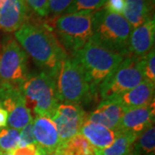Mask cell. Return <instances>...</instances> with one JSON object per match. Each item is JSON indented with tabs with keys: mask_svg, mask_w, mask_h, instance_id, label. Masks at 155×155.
Here are the masks:
<instances>
[{
	"mask_svg": "<svg viewBox=\"0 0 155 155\" xmlns=\"http://www.w3.org/2000/svg\"><path fill=\"white\" fill-rule=\"evenodd\" d=\"M15 38L37 67L56 78L61 62L68 54L48 23L28 21L15 32Z\"/></svg>",
	"mask_w": 155,
	"mask_h": 155,
	"instance_id": "cell-1",
	"label": "cell"
},
{
	"mask_svg": "<svg viewBox=\"0 0 155 155\" xmlns=\"http://www.w3.org/2000/svg\"><path fill=\"white\" fill-rule=\"evenodd\" d=\"M72 55L82 67L92 96L97 94L101 83L116 70L125 57L91 39Z\"/></svg>",
	"mask_w": 155,
	"mask_h": 155,
	"instance_id": "cell-2",
	"label": "cell"
},
{
	"mask_svg": "<svg viewBox=\"0 0 155 155\" xmlns=\"http://www.w3.org/2000/svg\"><path fill=\"white\" fill-rule=\"evenodd\" d=\"M132 29L122 15L111 13L102 8L93 13L91 39L113 52L128 56V41Z\"/></svg>",
	"mask_w": 155,
	"mask_h": 155,
	"instance_id": "cell-3",
	"label": "cell"
},
{
	"mask_svg": "<svg viewBox=\"0 0 155 155\" xmlns=\"http://www.w3.org/2000/svg\"><path fill=\"white\" fill-rule=\"evenodd\" d=\"M20 88L32 118L37 116L51 117L60 104L55 78L48 72L41 71L28 74Z\"/></svg>",
	"mask_w": 155,
	"mask_h": 155,
	"instance_id": "cell-4",
	"label": "cell"
},
{
	"mask_svg": "<svg viewBox=\"0 0 155 155\" xmlns=\"http://www.w3.org/2000/svg\"><path fill=\"white\" fill-rule=\"evenodd\" d=\"M55 82L58 99L63 104L80 105L93 97L82 67L72 55L62 61Z\"/></svg>",
	"mask_w": 155,
	"mask_h": 155,
	"instance_id": "cell-5",
	"label": "cell"
},
{
	"mask_svg": "<svg viewBox=\"0 0 155 155\" xmlns=\"http://www.w3.org/2000/svg\"><path fill=\"white\" fill-rule=\"evenodd\" d=\"M94 11H80L63 14L54 19V33L67 52L81 49L92 36Z\"/></svg>",
	"mask_w": 155,
	"mask_h": 155,
	"instance_id": "cell-6",
	"label": "cell"
},
{
	"mask_svg": "<svg viewBox=\"0 0 155 155\" xmlns=\"http://www.w3.org/2000/svg\"><path fill=\"white\" fill-rule=\"evenodd\" d=\"M144 58L125 56L122 61L101 83L98 92L101 100H109L131 90L145 80Z\"/></svg>",
	"mask_w": 155,
	"mask_h": 155,
	"instance_id": "cell-7",
	"label": "cell"
},
{
	"mask_svg": "<svg viewBox=\"0 0 155 155\" xmlns=\"http://www.w3.org/2000/svg\"><path fill=\"white\" fill-rule=\"evenodd\" d=\"M28 74L26 53L16 39L7 36L0 51V83L21 85Z\"/></svg>",
	"mask_w": 155,
	"mask_h": 155,
	"instance_id": "cell-8",
	"label": "cell"
},
{
	"mask_svg": "<svg viewBox=\"0 0 155 155\" xmlns=\"http://www.w3.org/2000/svg\"><path fill=\"white\" fill-rule=\"evenodd\" d=\"M0 104L8 113V126L21 130L33 120L20 85L0 83Z\"/></svg>",
	"mask_w": 155,
	"mask_h": 155,
	"instance_id": "cell-9",
	"label": "cell"
},
{
	"mask_svg": "<svg viewBox=\"0 0 155 155\" xmlns=\"http://www.w3.org/2000/svg\"><path fill=\"white\" fill-rule=\"evenodd\" d=\"M50 118L57 127L61 145L79 134L85 114L80 105L61 103Z\"/></svg>",
	"mask_w": 155,
	"mask_h": 155,
	"instance_id": "cell-10",
	"label": "cell"
},
{
	"mask_svg": "<svg viewBox=\"0 0 155 155\" xmlns=\"http://www.w3.org/2000/svg\"><path fill=\"white\" fill-rule=\"evenodd\" d=\"M154 101L147 105L135 108L124 112L119 125V131L138 137L147 128L154 125Z\"/></svg>",
	"mask_w": 155,
	"mask_h": 155,
	"instance_id": "cell-11",
	"label": "cell"
},
{
	"mask_svg": "<svg viewBox=\"0 0 155 155\" xmlns=\"http://www.w3.org/2000/svg\"><path fill=\"white\" fill-rule=\"evenodd\" d=\"M155 38L154 17L132 29L128 41L129 55L144 58L153 49Z\"/></svg>",
	"mask_w": 155,
	"mask_h": 155,
	"instance_id": "cell-12",
	"label": "cell"
},
{
	"mask_svg": "<svg viewBox=\"0 0 155 155\" xmlns=\"http://www.w3.org/2000/svg\"><path fill=\"white\" fill-rule=\"evenodd\" d=\"M28 11L24 0H5L0 9V29L6 33L17 31L28 22Z\"/></svg>",
	"mask_w": 155,
	"mask_h": 155,
	"instance_id": "cell-13",
	"label": "cell"
},
{
	"mask_svg": "<svg viewBox=\"0 0 155 155\" xmlns=\"http://www.w3.org/2000/svg\"><path fill=\"white\" fill-rule=\"evenodd\" d=\"M155 84L143 80L137 86L111 98L119 104L125 111L147 105L154 101ZM110 100V99H109Z\"/></svg>",
	"mask_w": 155,
	"mask_h": 155,
	"instance_id": "cell-14",
	"label": "cell"
},
{
	"mask_svg": "<svg viewBox=\"0 0 155 155\" xmlns=\"http://www.w3.org/2000/svg\"><path fill=\"white\" fill-rule=\"evenodd\" d=\"M33 119V133L39 148L55 151L61 146V140L54 122L48 116H37Z\"/></svg>",
	"mask_w": 155,
	"mask_h": 155,
	"instance_id": "cell-15",
	"label": "cell"
},
{
	"mask_svg": "<svg viewBox=\"0 0 155 155\" xmlns=\"http://www.w3.org/2000/svg\"><path fill=\"white\" fill-rule=\"evenodd\" d=\"M125 110L114 100H103L91 114L85 115L90 122L119 131V125Z\"/></svg>",
	"mask_w": 155,
	"mask_h": 155,
	"instance_id": "cell-16",
	"label": "cell"
},
{
	"mask_svg": "<svg viewBox=\"0 0 155 155\" xmlns=\"http://www.w3.org/2000/svg\"><path fill=\"white\" fill-rule=\"evenodd\" d=\"M79 134L87 139L96 149H104L114 142L120 131L113 130L84 119Z\"/></svg>",
	"mask_w": 155,
	"mask_h": 155,
	"instance_id": "cell-17",
	"label": "cell"
},
{
	"mask_svg": "<svg viewBox=\"0 0 155 155\" xmlns=\"http://www.w3.org/2000/svg\"><path fill=\"white\" fill-rule=\"evenodd\" d=\"M153 6L154 0H125L122 15L134 28L154 17Z\"/></svg>",
	"mask_w": 155,
	"mask_h": 155,
	"instance_id": "cell-18",
	"label": "cell"
},
{
	"mask_svg": "<svg viewBox=\"0 0 155 155\" xmlns=\"http://www.w3.org/2000/svg\"><path fill=\"white\" fill-rule=\"evenodd\" d=\"M57 151L61 155H96V148L81 134L61 144Z\"/></svg>",
	"mask_w": 155,
	"mask_h": 155,
	"instance_id": "cell-19",
	"label": "cell"
},
{
	"mask_svg": "<svg viewBox=\"0 0 155 155\" xmlns=\"http://www.w3.org/2000/svg\"><path fill=\"white\" fill-rule=\"evenodd\" d=\"M137 138L131 134L120 131L110 146L104 149H96V155H128Z\"/></svg>",
	"mask_w": 155,
	"mask_h": 155,
	"instance_id": "cell-20",
	"label": "cell"
},
{
	"mask_svg": "<svg viewBox=\"0 0 155 155\" xmlns=\"http://www.w3.org/2000/svg\"><path fill=\"white\" fill-rule=\"evenodd\" d=\"M131 153L134 155H155V127H149L138 136Z\"/></svg>",
	"mask_w": 155,
	"mask_h": 155,
	"instance_id": "cell-21",
	"label": "cell"
},
{
	"mask_svg": "<svg viewBox=\"0 0 155 155\" xmlns=\"http://www.w3.org/2000/svg\"><path fill=\"white\" fill-rule=\"evenodd\" d=\"M20 131L10 127L0 128V150L2 153L12 152L18 147Z\"/></svg>",
	"mask_w": 155,
	"mask_h": 155,
	"instance_id": "cell-22",
	"label": "cell"
},
{
	"mask_svg": "<svg viewBox=\"0 0 155 155\" xmlns=\"http://www.w3.org/2000/svg\"><path fill=\"white\" fill-rule=\"evenodd\" d=\"M106 0H73L64 14L80 11H96L102 9Z\"/></svg>",
	"mask_w": 155,
	"mask_h": 155,
	"instance_id": "cell-23",
	"label": "cell"
},
{
	"mask_svg": "<svg viewBox=\"0 0 155 155\" xmlns=\"http://www.w3.org/2000/svg\"><path fill=\"white\" fill-rule=\"evenodd\" d=\"M73 0H49L48 17L54 20L58 17L63 15L67 8L71 5Z\"/></svg>",
	"mask_w": 155,
	"mask_h": 155,
	"instance_id": "cell-24",
	"label": "cell"
},
{
	"mask_svg": "<svg viewBox=\"0 0 155 155\" xmlns=\"http://www.w3.org/2000/svg\"><path fill=\"white\" fill-rule=\"evenodd\" d=\"M28 10L41 18L48 17L49 0H24Z\"/></svg>",
	"mask_w": 155,
	"mask_h": 155,
	"instance_id": "cell-25",
	"label": "cell"
},
{
	"mask_svg": "<svg viewBox=\"0 0 155 155\" xmlns=\"http://www.w3.org/2000/svg\"><path fill=\"white\" fill-rule=\"evenodd\" d=\"M143 74L146 80L155 84V52L153 49L144 57Z\"/></svg>",
	"mask_w": 155,
	"mask_h": 155,
	"instance_id": "cell-26",
	"label": "cell"
},
{
	"mask_svg": "<svg viewBox=\"0 0 155 155\" xmlns=\"http://www.w3.org/2000/svg\"><path fill=\"white\" fill-rule=\"evenodd\" d=\"M36 145L33 133V120L20 130V140L18 147Z\"/></svg>",
	"mask_w": 155,
	"mask_h": 155,
	"instance_id": "cell-27",
	"label": "cell"
},
{
	"mask_svg": "<svg viewBox=\"0 0 155 155\" xmlns=\"http://www.w3.org/2000/svg\"><path fill=\"white\" fill-rule=\"evenodd\" d=\"M125 7V0H106L104 9L111 13L122 15Z\"/></svg>",
	"mask_w": 155,
	"mask_h": 155,
	"instance_id": "cell-28",
	"label": "cell"
},
{
	"mask_svg": "<svg viewBox=\"0 0 155 155\" xmlns=\"http://www.w3.org/2000/svg\"><path fill=\"white\" fill-rule=\"evenodd\" d=\"M11 153L12 155H41L37 145H28L24 147H18Z\"/></svg>",
	"mask_w": 155,
	"mask_h": 155,
	"instance_id": "cell-29",
	"label": "cell"
},
{
	"mask_svg": "<svg viewBox=\"0 0 155 155\" xmlns=\"http://www.w3.org/2000/svg\"><path fill=\"white\" fill-rule=\"evenodd\" d=\"M8 124V113L7 111L0 108V128L5 127Z\"/></svg>",
	"mask_w": 155,
	"mask_h": 155,
	"instance_id": "cell-30",
	"label": "cell"
},
{
	"mask_svg": "<svg viewBox=\"0 0 155 155\" xmlns=\"http://www.w3.org/2000/svg\"><path fill=\"white\" fill-rule=\"evenodd\" d=\"M39 151L41 153V155H61L57 150H55V151H46V150L41 149V148H39Z\"/></svg>",
	"mask_w": 155,
	"mask_h": 155,
	"instance_id": "cell-31",
	"label": "cell"
},
{
	"mask_svg": "<svg viewBox=\"0 0 155 155\" xmlns=\"http://www.w3.org/2000/svg\"><path fill=\"white\" fill-rule=\"evenodd\" d=\"M1 155H12V153L11 152H5V153H3Z\"/></svg>",
	"mask_w": 155,
	"mask_h": 155,
	"instance_id": "cell-32",
	"label": "cell"
},
{
	"mask_svg": "<svg viewBox=\"0 0 155 155\" xmlns=\"http://www.w3.org/2000/svg\"><path fill=\"white\" fill-rule=\"evenodd\" d=\"M5 1V0H0V9H1V7L3 6V5H4Z\"/></svg>",
	"mask_w": 155,
	"mask_h": 155,
	"instance_id": "cell-33",
	"label": "cell"
},
{
	"mask_svg": "<svg viewBox=\"0 0 155 155\" xmlns=\"http://www.w3.org/2000/svg\"><path fill=\"white\" fill-rule=\"evenodd\" d=\"M2 153H2V151H1V150H0V155L2 154Z\"/></svg>",
	"mask_w": 155,
	"mask_h": 155,
	"instance_id": "cell-34",
	"label": "cell"
},
{
	"mask_svg": "<svg viewBox=\"0 0 155 155\" xmlns=\"http://www.w3.org/2000/svg\"><path fill=\"white\" fill-rule=\"evenodd\" d=\"M128 155H134V154H133V153H129V154H128Z\"/></svg>",
	"mask_w": 155,
	"mask_h": 155,
	"instance_id": "cell-35",
	"label": "cell"
},
{
	"mask_svg": "<svg viewBox=\"0 0 155 155\" xmlns=\"http://www.w3.org/2000/svg\"><path fill=\"white\" fill-rule=\"evenodd\" d=\"M0 106H1V104H0Z\"/></svg>",
	"mask_w": 155,
	"mask_h": 155,
	"instance_id": "cell-36",
	"label": "cell"
}]
</instances>
